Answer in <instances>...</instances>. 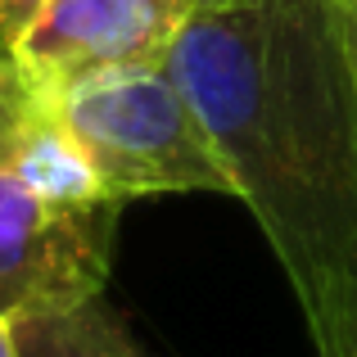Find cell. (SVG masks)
<instances>
[{
	"label": "cell",
	"instance_id": "cell-1",
	"mask_svg": "<svg viewBox=\"0 0 357 357\" xmlns=\"http://www.w3.org/2000/svg\"><path fill=\"white\" fill-rule=\"evenodd\" d=\"M167 68L326 335L357 307V86L340 0L190 5Z\"/></svg>",
	"mask_w": 357,
	"mask_h": 357
},
{
	"label": "cell",
	"instance_id": "cell-2",
	"mask_svg": "<svg viewBox=\"0 0 357 357\" xmlns=\"http://www.w3.org/2000/svg\"><path fill=\"white\" fill-rule=\"evenodd\" d=\"M54 118L73 131L114 199L140 195H231L227 163L208 127L185 100L167 63L118 68L45 96Z\"/></svg>",
	"mask_w": 357,
	"mask_h": 357
},
{
	"label": "cell",
	"instance_id": "cell-3",
	"mask_svg": "<svg viewBox=\"0 0 357 357\" xmlns=\"http://www.w3.org/2000/svg\"><path fill=\"white\" fill-rule=\"evenodd\" d=\"M118 208H59L0 167V317L14 321L105 294Z\"/></svg>",
	"mask_w": 357,
	"mask_h": 357
},
{
	"label": "cell",
	"instance_id": "cell-4",
	"mask_svg": "<svg viewBox=\"0 0 357 357\" xmlns=\"http://www.w3.org/2000/svg\"><path fill=\"white\" fill-rule=\"evenodd\" d=\"M190 0H41L14 50L41 96L118 68L167 63Z\"/></svg>",
	"mask_w": 357,
	"mask_h": 357
},
{
	"label": "cell",
	"instance_id": "cell-5",
	"mask_svg": "<svg viewBox=\"0 0 357 357\" xmlns=\"http://www.w3.org/2000/svg\"><path fill=\"white\" fill-rule=\"evenodd\" d=\"M5 167L32 195H41L45 204H59V208L122 204V199L109 195V185L100 181V172H96V163L86 158V149L73 140V131L54 118L50 105L32 118V127L23 131V140L14 145V154H9Z\"/></svg>",
	"mask_w": 357,
	"mask_h": 357
},
{
	"label": "cell",
	"instance_id": "cell-6",
	"mask_svg": "<svg viewBox=\"0 0 357 357\" xmlns=\"http://www.w3.org/2000/svg\"><path fill=\"white\" fill-rule=\"evenodd\" d=\"M18 357H145L105 298L14 317Z\"/></svg>",
	"mask_w": 357,
	"mask_h": 357
},
{
	"label": "cell",
	"instance_id": "cell-7",
	"mask_svg": "<svg viewBox=\"0 0 357 357\" xmlns=\"http://www.w3.org/2000/svg\"><path fill=\"white\" fill-rule=\"evenodd\" d=\"M45 109L41 86L32 82V73L23 68L14 41L0 32V167L9 163L14 145L23 140V131L32 127V118Z\"/></svg>",
	"mask_w": 357,
	"mask_h": 357
},
{
	"label": "cell",
	"instance_id": "cell-8",
	"mask_svg": "<svg viewBox=\"0 0 357 357\" xmlns=\"http://www.w3.org/2000/svg\"><path fill=\"white\" fill-rule=\"evenodd\" d=\"M312 349H317V357H357V307L340 326H331L326 335H317Z\"/></svg>",
	"mask_w": 357,
	"mask_h": 357
},
{
	"label": "cell",
	"instance_id": "cell-9",
	"mask_svg": "<svg viewBox=\"0 0 357 357\" xmlns=\"http://www.w3.org/2000/svg\"><path fill=\"white\" fill-rule=\"evenodd\" d=\"M36 9H41V0H0V32L14 41L18 27H23L27 18L36 14Z\"/></svg>",
	"mask_w": 357,
	"mask_h": 357
},
{
	"label": "cell",
	"instance_id": "cell-10",
	"mask_svg": "<svg viewBox=\"0 0 357 357\" xmlns=\"http://www.w3.org/2000/svg\"><path fill=\"white\" fill-rule=\"evenodd\" d=\"M340 27H344V50H349L353 86H357V0H340Z\"/></svg>",
	"mask_w": 357,
	"mask_h": 357
},
{
	"label": "cell",
	"instance_id": "cell-11",
	"mask_svg": "<svg viewBox=\"0 0 357 357\" xmlns=\"http://www.w3.org/2000/svg\"><path fill=\"white\" fill-rule=\"evenodd\" d=\"M0 357H18V340H14V321L0 317Z\"/></svg>",
	"mask_w": 357,
	"mask_h": 357
},
{
	"label": "cell",
	"instance_id": "cell-12",
	"mask_svg": "<svg viewBox=\"0 0 357 357\" xmlns=\"http://www.w3.org/2000/svg\"><path fill=\"white\" fill-rule=\"evenodd\" d=\"M190 5H218V0H190Z\"/></svg>",
	"mask_w": 357,
	"mask_h": 357
}]
</instances>
